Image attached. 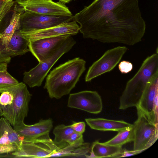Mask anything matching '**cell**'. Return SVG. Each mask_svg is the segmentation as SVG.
Wrapping results in <instances>:
<instances>
[{
    "label": "cell",
    "mask_w": 158,
    "mask_h": 158,
    "mask_svg": "<svg viewBox=\"0 0 158 158\" xmlns=\"http://www.w3.org/2000/svg\"><path fill=\"white\" fill-rule=\"evenodd\" d=\"M85 121L92 129L103 131H118L133 125L122 120H116L102 118H88Z\"/></svg>",
    "instance_id": "17"
},
{
    "label": "cell",
    "mask_w": 158,
    "mask_h": 158,
    "mask_svg": "<svg viewBox=\"0 0 158 158\" xmlns=\"http://www.w3.org/2000/svg\"><path fill=\"white\" fill-rule=\"evenodd\" d=\"M14 10L50 15L72 16L69 8L59 2L53 0H15Z\"/></svg>",
    "instance_id": "7"
},
{
    "label": "cell",
    "mask_w": 158,
    "mask_h": 158,
    "mask_svg": "<svg viewBox=\"0 0 158 158\" xmlns=\"http://www.w3.org/2000/svg\"><path fill=\"white\" fill-rule=\"evenodd\" d=\"M14 4V2L13 0L7 4L2 12L0 13V27L1 24L2 20L7 14L8 12L10 11Z\"/></svg>",
    "instance_id": "28"
},
{
    "label": "cell",
    "mask_w": 158,
    "mask_h": 158,
    "mask_svg": "<svg viewBox=\"0 0 158 158\" xmlns=\"http://www.w3.org/2000/svg\"><path fill=\"white\" fill-rule=\"evenodd\" d=\"M84 142L82 134L75 131L71 135L67 141L69 144L81 143Z\"/></svg>",
    "instance_id": "25"
},
{
    "label": "cell",
    "mask_w": 158,
    "mask_h": 158,
    "mask_svg": "<svg viewBox=\"0 0 158 158\" xmlns=\"http://www.w3.org/2000/svg\"><path fill=\"white\" fill-rule=\"evenodd\" d=\"M72 0H59V2L65 4L69 3Z\"/></svg>",
    "instance_id": "32"
},
{
    "label": "cell",
    "mask_w": 158,
    "mask_h": 158,
    "mask_svg": "<svg viewBox=\"0 0 158 158\" xmlns=\"http://www.w3.org/2000/svg\"><path fill=\"white\" fill-rule=\"evenodd\" d=\"M76 44L71 35H69L53 54L47 60L39 63L36 66L23 73V81L30 88L40 86L52 67L64 54L69 51Z\"/></svg>",
    "instance_id": "5"
},
{
    "label": "cell",
    "mask_w": 158,
    "mask_h": 158,
    "mask_svg": "<svg viewBox=\"0 0 158 158\" xmlns=\"http://www.w3.org/2000/svg\"><path fill=\"white\" fill-rule=\"evenodd\" d=\"M86 61L75 58L61 64L47 76L44 88L51 98L59 99L69 94L86 69Z\"/></svg>",
    "instance_id": "2"
},
{
    "label": "cell",
    "mask_w": 158,
    "mask_h": 158,
    "mask_svg": "<svg viewBox=\"0 0 158 158\" xmlns=\"http://www.w3.org/2000/svg\"><path fill=\"white\" fill-rule=\"evenodd\" d=\"M67 143H56L49 138L23 141L20 150L11 154L15 158H45L53 157Z\"/></svg>",
    "instance_id": "6"
},
{
    "label": "cell",
    "mask_w": 158,
    "mask_h": 158,
    "mask_svg": "<svg viewBox=\"0 0 158 158\" xmlns=\"http://www.w3.org/2000/svg\"><path fill=\"white\" fill-rule=\"evenodd\" d=\"M53 122L50 118L41 119L31 125L23 123L13 128L23 140L50 138L49 133L53 127Z\"/></svg>",
    "instance_id": "16"
},
{
    "label": "cell",
    "mask_w": 158,
    "mask_h": 158,
    "mask_svg": "<svg viewBox=\"0 0 158 158\" xmlns=\"http://www.w3.org/2000/svg\"><path fill=\"white\" fill-rule=\"evenodd\" d=\"M2 116V110L0 106V116Z\"/></svg>",
    "instance_id": "33"
},
{
    "label": "cell",
    "mask_w": 158,
    "mask_h": 158,
    "mask_svg": "<svg viewBox=\"0 0 158 158\" xmlns=\"http://www.w3.org/2000/svg\"><path fill=\"white\" fill-rule=\"evenodd\" d=\"M158 74L148 82L139 101V107L158 123Z\"/></svg>",
    "instance_id": "14"
},
{
    "label": "cell",
    "mask_w": 158,
    "mask_h": 158,
    "mask_svg": "<svg viewBox=\"0 0 158 158\" xmlns=\"http://www.w3.org/2000/svg\"><path fill=\"white\" fill-rule=\"evenodd\" d=\"M138 118L133 124L134 138L133 150H145L156 142L158 138V123L137 106Z\"/></svg>",
    "instance_id": "4"
},
{
    "label": "cell",
    "mask_w": 158,
    "mask_h": 158,
    "mask_svg": "<svg viewBox=\"0 0 158 158\" xmlns=\"http://www.w3.org/2000/svg\"><path fill=\"white\" fill-rule=\"evenodd\" d=\"M70 126L74 131L78 133L83 134L85 131V124L84 122H74Z\"/></svg>",
    "instance_id": "27"
},
{
    "label": "cell",
    "mask_w": 158,
    "mask_h": 158,
    "mask_svg": "<svg viewBox=\"0 0 158 158\" xmlns=\"http://www.w3.org/2000/svg\"><path fill=\"white\" fill-rule=\"evenodd\" d=\"M90 144L88 143L69 144L68 143L54 154V157H88L87 154L90 151Z\"/></svg>",
    "instance_id": "19"
},
{
    "label": "cell",
    "mask_w": 158,
    "mask_h": 158,
    "mask_svg": "<svg viewBox=\"0 0 158 158\" xmlns=\"http://www.w3.org/2000/svg\"><path fill=\"white\" fill-rule=\"evenodd\" d=\"M19 83L18 80L8 73L7 70L0 72V93L3 90Z\"/></svg>",
    "instance_id": "24"
},
{
    "label": "cell",
    "mask_w": 158,
    "mask_h": 158,
    "mask_svg": "<svg viewBox=\"0 0 158 158\" xmlns=\"http://www.w3.org/2000/svg\"><path fill=\"white\" fill-rule=\"evenodd\" d=\"M134 138V127L133 124L131 127L118 131L115 136L104 143L113 146H122L126 143L133 141Z\"/></svg>",
    "instance_id": "22"
},
{
    "label": "cell",
    "mask_w": 158,
    "mask_h": 158,
    "mask_svg": "<svg viewBox=\"0 0 158 158\" xmlns=\"http://www.w3.org/2000/svg\"><path fill=\"white\" fill-rule=\"evenodd\" d=\"M11 88L14 95L12 125L14 127L24 123V119L27 116L29 104L32 95L24 83L19 82Z\"/></svg>",
    "instance_id": "13"
},
{
    "label": "cell",
    "mask_w": 158,
    "mask_h": 158,
    "mask_svg": "<svg viewBox=\"0 0 158 158\" xmlns=\"http://www.w3.org/2000/svg\"><path fill=\"white\" fill-rule=\"evenodd\" d=\"M158 51L148 57L134 76L127 83L120 98L119 109L136 107L148 82L158 74Z\"/></svg>",
    "instance_id": "3"
},
{
    "label": "cell",
    "mask_w": 158,
    "mask_h": 158,
    "mask_svg": "<svg viewBox=\"0 0 158 158\" xmlns=\"http://www.w3.org/2000/svg\"><path fill=\"white\" fill-rule=\"evenodd\" d=\"M12 0H0V13L3 10L8 3Z\"/></svg>",
    "instance_id": "30"
},
{
    "label": "cell",
    "mask_w": 158,
    "mask_h": 158,
    "mask_svg": "<svg viewBox=\"0 0 158 158\" xmlns=\"http://www.w3.org/2000/svg\"><path fill=\"white\" fill-rule=\"evenodd\" d=\"M143 151H144L143 150H133L129 151L124 149L120 157H127L135 155Z\"/></svg>",
    "instance_id": "29"
},
{
    "label": "cell",
    "mask_w": 158,
    "mask_h": 158,
    "mask_svg": "<svg viewBox=\"0 0 158 158\" xmlns=\"http://www.w3.org/2000/svg\"><path fill=\"white\" fill-rule=\"evenodd\" d=\"M74 131L70 125L63 124L58 125L53 130V133L55 135L53 141L58 143H67L69 136Z\"/></svg>",
    "instance_id": "23"
},
{
    "label": "cell",
    "mask_w": 158,
    "mask_h": 158,
    "mask_svg": "<svg viewBox=\"0 0 158 158\" xmlns=\"http://www.w3.org/2000/svg\"><path fill=\"white\" fill-rule=\"evenodd\" d=\"M118 69L122 73H127L132 69L133 65L129 61L123 60L121 61L118 66Z\"/></svg>",
    "instance_id": "26"
},
{
    "label": "cell",
    "mask_w": 158,
    "mask_h": 158,
    "mask_svg": "<svg viewBox=\"0 0 158 158\" xmlns=\"http://www.w3.org/2000/svg\"><path fill=\"white\" fill-rule=\"evenodd\" d=\"M127 50L125 46H118L106 51L89 67L86 75V82L111 71L121 60Z\"/></svg>",
    "instance_id": "9"
},
{
    "label": "cell",
    "mask_w": 158,
    "mask_h": 158,
    "mask_svg": "<svg viewBox=\"0 0 158 158\" xmlns=\"http://www.w3.org/2000/svg\"><path fill=\"white\" fill-rule=\"evenodd\" d=\"M11 87L3 90L0 93V106L2 110V116L12 126L14 95Z\"/></svg>",
    "instance_id": "21"
},
{
    "label": "cell",
    "mask_w": 158,
    "mask_h": 158,
    "mask_svg": "<svg viewBox=\"0 0 158 158\" xmlns=\"http://www.w3.org/2000/svg\"><path fill=\"white\" fill-rule=\"evenodd\" d=\"M84 38L133 46L145 31L139 0H94L73 16Z\"/></svg>",
    "instance_id": "1"
},
{
    "label": "cell",
    "mask_w": 158,
    "mask_h": 158,
    "mask_svg": "<svg viewBox=\"0 0 158 158\" xmlns=\"http://www.w3.org/2000/svg\"><path fill=\"white\" fill-rule=\"evenodd\" d=\"M73 15H50L25 11L20 15L19 29L30 31L44 29L73 21Z\"/></svg>",
    "instance_id": "8"
},
{
    "label": "cell",
    "mask_w": 158,
    "mask_h": 158,
    "mask_svg": "<svg viewBox=\"0 0 158 158\" xmlns=\"http://www.w3.org/2000/svg\"><path fill=\"white\" fill-rule=\"evenodd\" d=\"M28 41L19 35L16 31L13 34L6 48L9 56L12 57L22 55L29 52Z\"/></svg>",
    "instance_id": "20"
},
{
    "label": "cell",
    "mask_w": 158,
    "mask_h": 158,
    "mask_svg": "<svg viewBox=\"0 0 158 158\" xmlns=\"http://www.w3.org/2000/svg\"><path fill=\"white\" fill-rule=\"evenodd\" d=\"M7 64L6 63H0V72L7 70Z\"/></svg>",
    "instance_id": "31"
},
{
    "label": "cell",
    "mask_w": 158,
    "mask_h": 158,
    "mask_svg": "<svg viewBox=\"0 0 158 158\" xmlns=\"http://www.w3.org/2000/svg\"><path fill=\"white\" fill-rule=\"evenodd\" d=\"M79 26L72 21L46 28L34 31H23L20 29L18 33L28 41L62 35H73L79 31Z\"/></svg>",
    "instance_id": "10"
},
{
    "label": "cell",
    "mask_w": 158,
    "mask_h": 158,
    "mask_svg": "<svg viewBox=\"0 0 158 158\" xmlns=\"http://www.w3.org/2000/svg\"><path fill=\"white\" fill-rule=\"evenodd\" d=\"M69 35L44 38L28 41L29 52L39 63L49 59L59 48Z\"/></svg>",
    "instance_id": "12"
},
{
    "label": "cell",
    "mask_w": 158,
    "mask_h": 158,
    "mask_svg": "<svg viewBox=\"0 0 158 158\" xmlns=\"http://www.w3.org/2000/svg\"><path fill=\"white\" fill-rule=\"evenodd\" d=\"M4 117L0 118V154L11 153L21 148L23 140Z\"/></svg>",
    "instance_id": "15"
},
{
    "label": "cell",
    "mask_w": 158,
    "mask_h": 158,
    "mask_svg": "<svg viewBox=\"0 0 158 158\" xmlns=\"http://www.w3.org/2000/svg\"><path fill=\"white\" fill-rule=\"evenodd\" d=\"M123 151L122 146L107 144L96 140L92 143L88 158L120 157Z\"/></svg>",
    "instance_id": "18"
},
{
    "label": "cell",
    "mask_w": 158,
    "mask_h": 158,
    "mask_svg": "<svg viewBox=\"0 0 158 158\" xmlns=\"http://www.w3.org/2000/svg\"><path fill=\"white\" fill-rule=\"evenodd\" d=\"M67 106L88 112L98 114L101 112L103 105L101 98L96 91L84 90L70 94Z\"/></svg>",
    "instance_id": "11"
}]
</instances>
